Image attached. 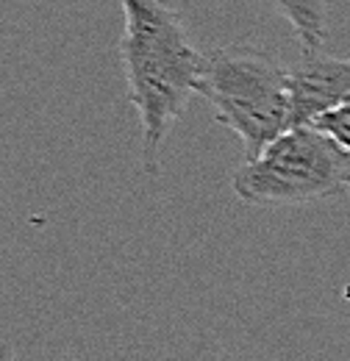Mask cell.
Segmentation results:
<instances>
[{
	"label": "cell",
	"instance_id": "1",
	"mask_svg": "<svg viewBox=\"0 0 350 361\" xmlns=\"http://www.w3.org/2000/svg\"><path fill=\"white\" fill-rule=\"evenodd\" d=\"M120 59L128 100L142 123V170L159 176L162 145L195 94L206 50L192 45L181 14L164 0H120Z\"/></svg>",
	"mask_w": 350,
	"mask_h": 361
},
{
	"label": "cell",
	"instance_id": "2",
	"mask_svg": "<svg viewBox=\"0 0 350 361\" xmlns=\"http://www.w3.org/2000/svg\"><path fill=\"white\" fill-rule=\"evenodd\" d=\"M195 94L212 106L219 126L242 139L248 159L292 128L289 67L262 47L236 42L206 53Z\"/></svg>",
	"mask_w": 350,
	"mask_h": 361
},
{
	"label": "cell",
	"instance_id": "3",
	"mask_svg": "<svg viewBox=\"0 0 350 361\" xmlns=\"http://www.w3.org/2000/svg\"><path fill=\"white\" fill-rule=\"evenodd\" d=\"M251 206H303L350 189V153L314 126L289 128L231 176Z\"/></svg>",
	"mask_w": 350,
	"mask_h": 361
},
{
	"label": "cell",
	"instance_id": "4",
	"mask_svg": "<svg viewBox=\"0 0 350 361\" xmlns=\"http://www.w3.org/2000/svg\"><path fill=\"white\" fill-rule=\"evenodd\" d=\"M292 81V128L311 126L317 117L350 97V59L325 50H303L289 67Z\"/></svg>",
	"mask_w": 350,
	"mask_h": 361
},
{
	"label": "cell",
	"instance_id": "5",
	"mask_svg": "<svg viewBox=\"0 0 350 361\" xmlns=\"http://www.w3.org/2000/svg\"><path fill=\"white\" fill-rule=\"evenodd\" d=\"M272 8L292 25L303 50H322L328 37V0H270Z\"/></svg>",
	"mask_w": 350,
	"mask_h": 361
},
{
	"label": "cell",
	"instance_id": "6",
	"mask_svg": "<svg viewBox=\"0 0 350 361\" xmlns=\"http://www.w3.org/2000/svg\"><path fill=\"white\" fill-rule=\"evenodd\" d=\"M311 126L317 131L328 134L345 153H350V97L342 100L339 106H334L331 111H325L322 117H317Z\"/></svg>",
	"mask_w": 350,
	"mask_h": 361
},
{
	"label": "cell",
	"instance_id": "7",
	"mask_svg": "<svg viewBox=\"0 0 350 361\" xmlns=\"http://www.w3.org/2000/svg\"><path fill=\"white\" fill-rule=\"evenodd\" d=\"M0 361H17V359H14L11 345H6V342H0Z\"/></svg>",
	"mask_w": 350,
	"mask_h": 361
}]
</instances>
